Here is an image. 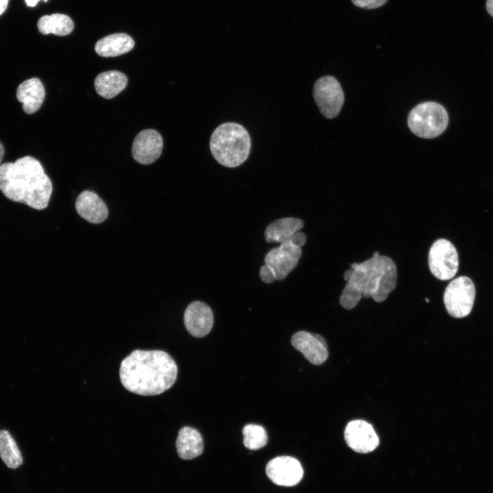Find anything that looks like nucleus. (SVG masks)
I'll return each mask as SVG.
<instances>
[{"label":"nucleus","mask_w":493,"mask_h":493,"mask_svg":"<svg viewBox=\"0 0 493 493\" xmlns=\"http://www.w3.org/2000/svg\"><path fill=\"white\" fill-rule=\"evenodd\" d=\"M123 385L142 396L160 394L175 382L177 367L174 359L161 350H134L121 362Z\"/></svg>","instance_id":"obj_1"},{"label":"nucleus","mask_w":493,"mask_h":493,"mask_svg":"<svg viewBox=\"0 0 493 493\" xmlns=\"http://www.w3.org/2000/svg\"><path fill=\"white\" fill-rule=\"evenodd\" d=\"M344 273L347 281L340 297L344 308H354L362 297L372 298L376 302L384 301L394 290L397 281V268L389 257L375 252L372 257L362 263H353Z\"/></svg>","instance_id":"obj_2"},{"label":"nucleus","mask_w":493,"mask_h":493,"mask_svg":"<svg viewBox=\"0 0 493 493\" xmlns=\"http://www.w3.org/2000/svg\"><path fill=\"white\" fill-rule=\"evenodd\" d=\"M0 190L12 201L41 210L49 204L53 185L40 162L25 156L0 166Z\"/></svg>","instance_id":"obj_3"},{"label":"nucleus","mask_w":493,"mask_h":493,"mask_svg":"<svg viewBox=\"0 0 493 493\" xmlns=\"http://www.w3.org/2000/svg\"><path fill=\"white\" fill-rule=\"evenodd\" d=\"M251 147V138L247 130L233 122L218 126L210 141V151L214 159L228 168H235L244 163L249 157Z\"/></svg>","instance_id":"obj_4"},{"label":"nucleus","mask_w":493,"mask_h":493,"mask_svg":"<svg viewBox=\"0 0 493 493\" xmlns=\"http://www.w3.org/2000/svg\"><path fill=\"white\" fill-rule=\"evenodd\" d=\"M448 123L446 110L442 105L433 101L416 105L411 110L407 118L410 130L423 138L438 136L446 129Z\"/></svg>","instance_id":"obj_5"},{"label":"nucleus","mask_w":493,"mask_h":493,"mask_svg":"<svg viewBox=\"0 0 493 493\" xmlns=\"http://www.w3.org/2000/svg\"><path fill=\"white\" fill-rule=\"evenodd\" d=\"M475 298L473 282L468 277L461 276L452 280L446 288L444 303L451 316L463 318L471 312Z\"/></svg>","instance_id":"obj_6"},{"label":"nucleus","mask_w":493,"mask_h":493,"mask_svg":"<svg viewBox=\"0 0 493 493\" xmlns=\"http://www.w3.org/2000/svg\"><path fill=\"white\" fill-rule=\"evenodd\" d=\"M428 262L433 276L440 280L450 279L458 270L457 250L450 241L446 239L437 240L429 249Z\"/></svg>","instance_id":"obj_7"},{"label":"nucleus","mask_w":493,"mask_h":493,"mask_svg":"<svg viewBox=\"0 0 493 493\" xmlns=\"http://www.w3.org/2000/svg\"><path fill=\"white\" fill-rule=\"evenodd\" d=\"M313 96L321 114L328 118L340 113L344 101L340 83L332 76H324L316 81Z\"/></svg>","instance_id":"obj_8"},{"label":"nucleus","mask_w":493,"mask_h":493,"mask_svg":"<svg viewBox=\"0 0 493 493\" xmlns=\"http://www.w3.org/2000/svg\"><path fill=\"white\" fill-rule=\"evenodd\" d=\"M290 239L272 249L264 258L265 264L271 269L277 280L286 277L296 266L302 254L301 249L294 246Z\"/></svg>","instance_id":"obj_9"},{"label":"nucleus","mask_w":493,"mask_h":493,"mask_svg":"<svg viewBox=\"0 0 493 493\" xmlns=\"http://www.w3.org/2000/svg\"><path fill=\"white\" fill-rule=\"evenodd\" d=\"M266 472L275 484L293 486L302 479L303 470L300 462L290 456H280L271 459L266 465Z\"/></svg>","instance_id":"obj_10"},{"label":"nucleus","mask_w":493,"mask_h":493,"mask_svg":"<svg viewBox=\"0 0 493 493\" xmlns=\"http://www.w3.org/2000/svg\"><path fill=\"white\" fill-rule=\"evenodd\" d=\"M347 445L359 453L374 451L379 444V439L372 426L362 420L350 421L344 430Z\"/></svg>","instance_id":"obj_11"},{"label":"nucleus","mask_w":493,"mask_h":493,"mask_svg":"<svg viewBox=\"0 0 493 493\" xmlns=\"http://www.w3.org/2000/svg\"><path fill=\"white\" fill-rule=\"evenodd\" d=\"M163 140L154 129L141 131L134 138L131 153L134 159L142 164H150L161 155Z\"/></svg>","instance_id":"obj_12"},{"label":"nucleus","mask_w":493,"mask_h":493,"mask_svg":"<svg viewBox=\"0 0 493 493\" xmlns=\"http://www.w3.org/2000/svg\"><path fill=\"white\" fill-rule=\"evenodd\" d=\"M291 343L314 365L323 364L328 357L327 344L324 338L318 334L301 331L292 336Z\"/></svg>","instance_id":"obj_13"},{"label":"nucleus","mask_w":493,"mask_h":493,"mask_svg":"<svg viewBox=\"0 0 493 493\" xmlns=\"http://www.w3.org/2000/svg\"><path fill=\"white\" fill-rule=\"evenodd\" d=\"M184 320L186 329L192 336L201 338L210 331L214 316L211 308L207 304L194 301L186 307Z\"/></svg>","instance_id":"obj_14"},{"label":"nucleus","mask_w":493,"mask_h":493,"mask_svg":"<svg viewBox=\"0 0 493 493\" xmlns=\"http://www.w3.org/2000/svg\"><path fill=\"white\" fill-rule=\"evenodd\" d=\"M75 207L79 216L91 223H101L108 215V210L103 201L90 190H84L78 195Z\"/></svg>","instance_id":"obj_15"},{"label":"nucleus","mask_w":493,"mask_h":493,"mask_svg":"<svg viewBox=\"0 0 493 493\" xmlns=\"http://www.w3.org/2000/svg\"><path fill=\"white\" fill-rule=\"evenodd\" d=\"M45 97L44 86L36 77L24 81L16 90V98L23 103V110L28 114H34L40 109Z\"/></svg>","instance_id":"obj_16"},{"label":"nucleus","mask_w":493,"mask_h":493,"mask_svg":"<svg viewBox=\"0 0 493 493\" xmlns=\"http://www.w3.org/2000/svg\"><path fill=\"white\" fill-rule=\"evenodd\" d=\"M177 453L183 459H192L203 451V441L200 433L190 427H182L176 440Z\"/></svg>","instance_id":"obj_17"},{"label":"nucleus","mask_w":493,"mask_h":493,"mask_svg":"<svg viewBox=\"0 0 493 493\" xmlns=\"http://www.w3.org/2000/svg\"><path fill=\"white\" fill-rule=\"evenodd\" d=\"M134 41L128 34L118 33L103 37L95 45L96 53L103 57H116L130 51Z\"/></svg>","instance_id":"obj_18"},{"label":"nucleus","mask_w":493,"mask_h":493,"mask_svg":"<svg viewBox=\"0 0 493 493\" xmlns=\"http://www.w3.org/2000/svg\"><path fill=\"white\" fill-rule=\"evenodd\" d=\"M94 84L99 95L112 99L126 88L127 77L120 71H108L99 74Z\"/></svg>","instance_id":"obj_19"},{"label":"nucleus","mask_w":493,"mask_h":493,"mask_svg":"<svg viewBox=\"0 0 493 493\" xmlns=\"http://www.w3.org/2000/svg\"><path fill=\"white\" fill-rule=\"evenodd\" d=\"M303 227V222L296 218H283L270 223L264 232L266 241L268 243L282 242L289 240Z\"/></svg>","instance_id":"obj_20"},{"label":"nucleus","mask_w":493,"mask_h":493,"mask_svg":"<svg viewBox=\"0 0 493 493\" xmlns=\"http://www.w3.org/2000/svg\"><path fill=\"white\" fill-rule=\"evenodd\" d=\"M74 23L66 14H53L42 16L38 21V29L42 34H53L64 36L73 30Z\"/></svg>","instance_id":"obj_21"},{"label":"nucleus","mask_w":493,"mask_h":493,"mask_svg":"<svg viewBox=\"0 0 493 493\" xmlns=\"http://www.w3.org/2000/svg\"><path fill=\"white\" fill-rule=\"evenodd\" d=\"M0 457L10 468H16L23 464V457L10 433L0 430Z\"/></svg>","instance_id":"obj_22"},{"label":"nucleus","mask_w":493,"mask_h":493,"mask_svg":"<svg viewBox=\"0 0 493 493\" xmlns=\"http://www.w3.org/2000/svg\"><path fill=\"white\" fill-rule=\"evenodd\" d=\"M243 443L251 450L264 447L268 442V435L264 428L260 425L249 424L242 429Z\"/></svg>","instance_id":"obj_23"},{"label":"nucleus","mask_w":493,"mask_h":493,"mask_svg":"<svg viewBox=\"0 0 493 493\" xmlns=\"http://www.w3.org/2000/svg\"><path fill=\"white\" fill-rule=\"evenodd\" d=\"M357 7L364 9H375L383 5L388 0H351Z\"/></svg>","instance_id":"obj_24"},{"label":"nucleus","mask_w":493,"mask_h":493,"mask_svg":"<svg viewBox=\"0 0 493 493\" xmlns=\"http://www.w3.org/2000/svg\"><path fill=\"white\" fill-rule=\"evenodd\" d=\"M260 276L261 279L265 283H271L275 279L273 271L266 264L260 268Z\"/></svg>","instance_id":"obj_25"},{"label":"nucleus","mask_w":493,"mask_h":493,"mask_svg":"<svg viewBox=\"0 0 493 493\" xmlns=\"http://www.w3.org/2000/svg\"><path fill=\"white\" fill-rule=\"evenodd\" d=\"M290 240L294 246L301 248L306 242V236L303 232H296L290 237Z\"/></svg>","instance_id":"obj_26"},{"label":"nucleus","mask_w":493,"mask_h":493,"mask_svg":"<svg viewBox=\"0 0 493 493\" xmlns=\"http://www.w3.org/2000/svg\"><path fill=\"white\" fill-rule=\"evenodd\" d=\"M9 0H0V16L5 12L7 8Z\"/></svg>","instance_id":"obj_27"},{"label":"nucleus","mask_w":493,"mask_h":493,"mask_svg":"<svg viewBox=\"0 0 493 493\" xmlns=\"http://www.w3.org/2000/svg\"><path fill=\"white\" fill-rule=\"evenodd\" d=\"M486 8L488 13L493 16V0H487Z\"/></svg>","instance_id":"obj_28"},{"label":"nucleus","mask_w":493,"mask_h":493,"mask_svg":"<svg viewBox=\"0 0 493 493\" xmlns=\"http://www.w3.org/2000/svg\"><path fill=\"white\" fill-rule=\"evenodd\" d=\"M39 1L40 0H25V2L28 6L34 7L37 4ZM44 1L46 2L47 0Z\"/></svg>","instance_id":"obj_29"},{"label":"nucleus","mask_w":493,"mask_h":493,"mask_svg":"<svg viewBox=\"0 0 493 493\" xmlns=\"http://www.w3.org/2000/svg\"><path fill=\"white\" fill-rule=\"evenodd\" d=\"M4 155V148L3 144L0 142V166L1 165V161Z\"/></svg>","instance_id":"obj_30"}]
</instances>
